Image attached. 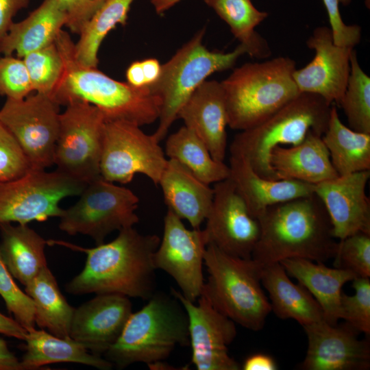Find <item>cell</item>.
<instances>
[{
  "mask_svg": "<svg viewBox=\"0 0 370 370\" xmlns=\"http://www.w3.org/2000/svg\"><path fill=\"white\" fill-rule=\"evenodd\" d=\"M160 242L157 235L140 234L134 227L121 230L112 241L92 248L48 241L86 254L82 271L66 284L67 293H115L147 300L156 292L153 257Z\"/></svg>",
  "mask_w": 370,
  "mask_h": 370,
  "instance_id": "1",
  "label": "cell"
},
{
  "mask_svg": "<svg viewBox=\"0 0 370 370\" xmlns=\"http://www.w3.org/2000/svg\"><path fill=\"white\" fill-rule=\"evenodd\" d=\"M257 219L260 234L251 258L260 267L295 258L324 263L336 255L330 217L314 193L271 206Z\"/></svg>",
  "mask_w": 370,
  "mask_h": 370,
  "instance_id": "2",
  "label": "cell"
},
{
  "mask_svg": "<svg viewBox=\"0 0 370 370\" xmlns=\"http://www.w3.org/2000/svg\"><path fill=\"white\" fill-rule=\"evenodd\" d=\"M55 42L62 58V75L51 94L60 106L84 101L97 107L106 121H122L140 127L156 121L161 101L149 87L136 88L117 81L97 69L81 65L75 60L74 42L60 31Z\"/></svg>",
  "mask_w": 370,
  "mask_h": 370,
  "instance_id": "3",
  "label": "cell"
},
{
  "mask_svg": "<svg viewBox=\"0 0 370 370\" xmlns=\"http://www.w3.org/2000/svg\"><path fill=\"white\" fill-rule=\"evenodd\" d=\"M331 106L318 95L301 92L262 123L237 134L230 154L245 159L260 176L277 180L270 164L273 148L297 145L312 134L322 136Z\"/></svg>",
  "mask_w": 370,
  "mask_h": 370,
  "instance_id": "4",
  "label": "cell"
},
{
  "mask_svg": "<svg viewBox=\"0 0 370 370\" xmlns=\"http://www.w3.org/2000/svg\"><path fill=\"white\" fill-rule=\"evenodd\" d=\"M190 345L188 321L173 295L156 291L132 313L118 340L103 354L119 369L166 359L177 346Z\"/></svg>",
  "mask_w": 370,
  "mask_h": 370,
  "instance_id": "5",
  "label": "cell"
},
{
  "mask_svg": "<svg viewBox=\"0 0 370 370\" xmlns=\"http://www.w3.org/2000/svg\"><path fill=\"white\" fill-rule=\"evenodd\" d=\"M295 66L290 58L277 57L236 68L221 82L228 126L240 131L253 127L301 93L293 77Z\"/></svg>",
  "mask_w": 370,
  "mask_h": 370,
  "instance_id": "6",
  "label": "cell"
},
{
  "mask_svg": "<svg viewBox=\"0 0 370 370\" xmlns=\"http://www.w3.org/2000/svg\"><path fill=\"white\" fill-rule=\"evenodd\" d=\"M204 264L208 278L201 294L235 323L262 330L271 308L262 288L261 267L251 258L229 255L212 243L206 247Z\"/></svg>",
  "mask_w": 370,
  "mask_h": 370,
  "instance_id": "7",
  "label": "cell"
},
{
  "mask_svg": "<svg viewBox=\"0 0 370 370\" xmlns=\"http://www.w3.org/2000/svg\"><path fill=\"white\" fill-rule=\"evenodd\" d=\"M204 32H198L162 65L158 79L149 86L161 101L159 125L153 133L159 142L177 119L183 105L210 75L232 68L241 56L248 53L241 44L228 53L210 51L203 45Z\"/></svg>",
  "mask_w": 370,
  "mask_h": 370,
  "instance_id": "8",
  "label": "cell"
},
{
  "mask_svg": "<svg viewBox=\"0 0 370 370\" xmlns=\"http://www.w3.org/2000/svg\"><path fill=\"white\" fill-rule=\"evenodd\" d=\"M79 196L60 217L59 228L69 235L88 236L97 245L112 232L134 227L139 221L138 196L101 176L87 184Z\"/></svg>",
  "mask_w": 370,
  "mask_h": 370,
  "instance_id": "9",
  "label": "cell"
},
{
  "mask_svg": "<svg viewBox=\"0 0 370 370\" xmlns=\"http://www.w3.org/2000/svg\"><path fill=\"white\" fill-rule=\"evenodd\" d=\"M86 184L58 171L31 169L25 175L0 182V224L27 225L60 217L62 199L79 195Z\"/></svg>",
  "mask_w": 370,
  "mask_h": 370,
  "instance_id": "10",
  "label": "cell"
},
{
  "mask_svg": "<svg viewBox=\"0 0 370 370\" xmlns=\"http://www.w3.org/2000/svg\"><path fill=\"white\" fill-rule=\"evenodd\" d=\"M60 115L53 164L56 171L86 184L101 177L106 119L95 106L73 101Z\"/></svg>",
  "mask_w": 370,
  "mask_h": 370,
  "instance_id": "11",
  "label": "cell"
},
{
  "mask_svg": "<svg viewBox=\"0 0 370 370\" xmlns=\"http://www.w3.org/2000/svg\"><path fill=\"white\" fill-rule=\"evenodd\" d=\"M155 135L127 121L105 123L100 174L110 182L127 184L136 174L147 177L158 185L167 163Z\"/></svg>",
  "mask_w": 370,
  "mask_h": 370,
  "instance_id": "12",
  "label": "cell"
},
{
  "mask_svg": "<svg viewBox=\"0 0 370 370\" xmlns=\"http://www.w3.org/2000/svg\"><path fill=\"white\" fill-rule=\"evenodd\" d=\"M60 115V105L39 92L21 99L6 98L0 109V122L17 141L31 169L53 165Z\"/></svg>",
  "mask_w": 370,
  "mask_h": 370,
  "instance_id": "13",
  "label": "cell"
},
{
  "mask_svg": "<svg viewBox=\"0 0 370 370\" xmlns=\"http://www.w3.org/2000/svg\"><path fill=\"white\" fill-rule=\"evenodd\" d=\"M208 244L204 230L188 229L180 218L167 210L154 265L171 275L184 297L193 302L200 296L205 282L203 265Z\"/></svg>",
  "mask_w": 370,
  "mask_h": 370,
  "instance_id": "14",
  "label": "cell"
},
{
  "mask_svg": "<svg viewBox=\"0 0 370 370\" xmlns=\"http://www.w3.org/2000/svg\"><path fill=\"white\" fill-rule=\"evenodd\" d=\"M171 294L181 302L186 312L192 362L197 369H240L228 351L237 333L235 323L219 311L204 294L196 304L173 288Z\"/></svg>",
  "mask_w": 370,
  "mask_h": 370,
  "instance_id": "15",
  "label": "cell"
},
{
  "mask_svg": "<svg viewBox=\"0 0 370 370\" xmlns=\"http://www.w3.org/2000/svg\"><path fill=\"white\" fill-rule=\"evenodd\" d=\"M213 190L212 204L204 229L208 243L229 255L251 258L260 234L258 220L229 177L215 183Z\"/></svg>",
  "mask_w": 370,
  "mask_h": 370,
  "instance_id": "16",
  "label": "cell"
},
{
  "mask_svg": "<svg viewBox=\"0 0 370 370\" xmlns=\"http://www.w3.org/2000/svg\"><path fill=\"white\" fill-rule=\"evenodd\" d=\"M306 45L315 51V56L306 66L294 71L293 77L298 90L340 105L347 84L350 53L354 48L335 45L332 30L326 26L317 27Z\"/></svg>",
  "mask_w": 370,
  "mask_h": 370,
  "instance_id": "17",
  "label": "cell"
},
{
  "mask_svg": "<svg viewBox=\"0 0 370 370\" xmlns=\"http://www.w3.org/2000/svg\"><path fill=\"white\" fill-rule=\"evenodd\" d=\"M308 348L300 365L304 370H367L370 343L345 321L332 325L324 320L303 326Z\"/></svg>",
  "mask_w": 370,
  "mask_h": 370,
  "instance_id": "18",
  "label": "cell"
},
{
  "mask_svg": "<svg viewBox=\"0 0 370 370\" xmlns=\"http://www.w3.org/2000/svg\"><path fill=\"white\" fill-rule=\"evenodd\" d=\"M370 170L338 175L314 185V193L330 217L338 241L357 232L370 234V199L366 188Z\"/></svg>",
  "mask_w": 370,
  "mask_h": 370,
  "instance_id": "19",
  "label": "cell"
},
{
  "mask_svg": "<svg viewBox=\"0 0 370 370\" xmlns=\"http://www.w3.org/2000/svg\"><path fill=\"white\" fill-rule=\"evenodd\" d=\"M132 310V303L126 296L97 294L75 308L70 336L91 353L101 356L119 338Z\"/></svg>",
  "mask_w": 370,
  "mask_h": 370,
  "instance_id": "20",
  "label": "cell"
},
{
  "mask_svg": "<svg viewBox=\"0 0 370 370\" xmlns=\"http://www.w3.org/2000/svg\"><path fill=\"white\" fill-rule=\"evenodd\" d=\"M177 119L206 144L214 160L224 162L228 119L221 82L204 81L181 108Z\"/></svg>",
  "mask_w": 370,
  "mask_h": 370,
  "instance_id": "21",
  "label": "cell"
},
{
  "mask_svg": "<svg viewBox=\"0 0 370 370\" xmlns=\"http://www.w3.org/2000/svg\"><path fill=\"white\" fill-rule=\"evenodd\" d=\"M158 184L168 209L199 228L210 210L213 188L174 159H168Z\"/></svg>",
  "mask_w": 370,
  "mask_h": 370,
  "instance_id": "22",
  "label": "cell"
},
{
  "mask_svg": "<svg viewBox=\"0 0 370 370\" xmlns=\"http://www.w3.org/2000/svg\"><path fill=\"white\" fill-rule=\"evenodd\" d=\"M229 169L228 177L256 219L271 206L314 193V185L308 183L263 177L241 157L230 156Z\"/></svg>",
  "mask_w": 370,
  "mask_h": 370,
  "instance_id": "23",
  "label": "cell"
},
{
  "mask_svg": "<svg viewBox=\"0 0 370 370\" xmlns=\"http://www.w3.org/2000/svg\"><path fill=\"white\" fill-rule=\"evenodd\" d=\"M270 164L278 179L314 185L338 176L322 136L314 134L297 145L273 148Z\"/></svg>",
  "mask_w": 370,
  "mask_h": 370,
  "instance_id": "24",
  "label": "cell"
},
{
  "mask_svg": "<svg viewBox=\"0 0 370 370\" xmlns=\"http://www.w3.org/2000/svg\"><path fill=\"white\" fill-rule=\"evenodd\" d=\"M280 263L288 275L295 278L317 300L322 308L323 320L332 325L338 323L341 319L342 288L356 278L355 274L304 258H288Z\"/></svg>",
  "mask_w": 370,
  "mask_h": 370,
  "instance_id": "25",
  "label": "cell"
},
{
  "mask_svg": "<svg viewBox=\"0 0 370 370\" xmlns=\"http://www.w3.org/2000/svg\"><path fill=\"white\" fill-rule=\"evenodd\" d=\"M66 15L58 0H43L25 18L12 24L0 42V53H15L23 58L26 54L53 43Z\"/></svg>",
  "mask_w": 370,
  "mask_h": 370,
  "instance_id": "26",
  "label": "cell"
},
{
  "mask_svg": "<svg viewBox=\"0 0 370 370\" xmlns=\"http://www.w3.org/2000/svg\"><path fill=\"white\" fill-rule=\"evenodd\" d=\"M262 286L268 292L271 311L280 319H292L302 326L323 320L321 307L301 284L294 283L280 262L261 267Z\"/></svg>",
  "mask_w": 370,
  "mask_h": 370,
  "instance_id": "27",
  "label": "cell"
},
{
  "mask_svg": "<svg viewBox=\"0 0 370 370\" xmlns=\"http://www.w3.org/2000/svg\"><path fill=\"white\" fill-rule=\"evenodd\" d=\"M25 352L21 365L23 370H36L53 363L72 362L90 366L100 370H110L112 364L105 358L89 352L71 336L61 338L32 328L25 340Z\"/></svg>",
  "mask_w": 370,
  "mask_h": 370,
  "instance_id": "28",
  "label": "cell"
},
{
  "mask_svg": "<svg viewBox=\"0 0 370 370\" xmlns=\"http://www.w3.org/2000/svg\"><path fill=\"white\" fill-rule=\"evenodd\" d=\"M0 253L13 278L26 286L47 267L45 240L27 225L0 224Z\"/></svg>",
  "mask_w": 370,
  "mask_h": 370,
  "instance_id": "29",
  "label": "cell"
},
{
  "mask_svg": "<svg viewBox=\"0 0 370 370\" xmlns=\"http://www.w3.org/2000/svg\"><path fill=\"white\" fill-rule=\"evenodd\" d=\"M25 287V292L34 304L35 323L58 337L70 336L75 308L62 294L56 279L48 267Z\"/></svg>",
  "mask_w": 370,
  "mask_h": 370,
  "instance_id": "30",
  "label": "cell"
},
{
  "mask_svg": "<svg viewBox=\"0 0 370 370\" xmlns=\"http://www.w3.org/2000/svg\"><path fill=\"white\" fill-rule=\"evenodd\" d=\"M322 140L338 175L370 170V134L345 126L334 106Z\"/></svg>",
  "mask_w": 370,
  "mask_h": 370,
  "instance_id": "31",
  "label": "cell"
},
{
  "mask_svg": "<svg viewBox=\"0 0 370 370\" xmlns=\"http://www.w3.org/2000/svg\"><path fill=\"white\" fill-rule=\"evenodd\" d=\"M166 155L174 159L207 184L229 177V166L214 160L206 144L186 126L171 134L166 142Z\"/></svg>",
  "mask_w": 370,
  "mask_h": 370,
  "instance_id": "32",
  "label": "cell"
},
{
  "mask_svg": "<svg viewBox=\"0 0 370 370\" xmlns=\"http://www.w3.org/2000/svg\"><path fill=\"white\" fill-rule=\"evenodd\" d=\"M230 27L240 44L245 46L252 57L269 56L267 42L254 31L267 16L268 13L255 8L251 0H203Z\"/></svg>",
  "mask_w": 370,
  "mask_h": 370,
  "instance_id": "33",
  "label": "cell"
},
{
  "mask_svg": "<svg viewBox=\"0 0 370 370\" xmlns=\"http://www.w3.org/2000/svg\"><path fill=\"white\" fill-rule=\"evenodd\" d=\"M134 0H106L86 23L73 53L81 65L97 67L99 47L108 33L118 24L125 25L130 7Z\"/></svg>",
  "mask_w": 370,
  "mask_h": 370,
  "instance_id": "34",
  "label": "cell"
},
{
  "mask_svg": "<svg viewBox=\"0 0 370 370\" xmlns=\"http://www.w3.org/2000/svg\"><path fill=\"white\" fill-rule=\"evenodd\" d=\"M339 106L351 129L370 134V77L361 69L354 49L350 53V72L346 90Z\"/></svg>",
  "mask_w": 370,
  "mask_h": 370,
  "instance_id": "35",
  "label": "cell"
},
{
  "mask_svg": "<svg viewBox=\"0 0 370 370\" xmlns=\"http://www.w3.org/2000/svg\"><path fill=\"white\" fill-rule=\"evenodd\" d=\"M22 59L34 92L51 95L64 69L62 58L56 42L32 51Z\"/></svg>",
  "mask_w": 370,
  "mask_h": 370,
  "instance_id": "36",
  "label": "cell"
},
{
  "mask_svg": "<svg viewBox=\"0 0 370 370\" xmlns=\"http://www.w3.org/2000/svg\"><path fill=\"white\" fill-rule=\"evenodd\" d=\"M334 267L346 269L356 278L370 277V234L357 232L338 241Z\"/></svg>",
  "mask_w": 370,
  "mask_h": 370,
  "instance_id": "37",
  "label": "cell"
},
{
  "mask_svg": "<svg viewBox=\"0 0 370 370\" xmlns=\"http://www.w3.org/2000/svg\"><path fill=\"white\" fill-rule=\"evenodd\" d=\"M354 294L343 293L341 299V319H343L359 333L370 334L369 278H356L352 280Z\"/></svg>",
  "mask_w": 370,
  "mask_h": 370,
  "instance_id": "38",
  "label": "cell"
},
{
  "mask_svg": "<svg viewBox=\"0 0 370 370\" xmlns=\"http://www.w3.org/2000/svg\"><path fill=\"white\" fill-rule=\"evenodd\" d=\"M0 296L9 313L27 330L35 328L34 306L32 299L16 284L0 253Z\"/></svg>",
  "mask_w": 370,
  "mask_h": 370,
  "instance_id": "39",
  "label": "cell"
},
{
  "mask_svg": "<svg viewBox=\"0 0 370 370\" xmlns=\"http://www.w3.org/2000/svg\"><path fill=\"white\" fill-rule=\"evenodd\" d=\"M34 92L23 60L12 55L0 56V95L21 99Z\"/></svg>",
  "mask_w": 370,
  "mask_h": 370,
  "instance_id": "40",
  "label": "cell"
},
{
  "mask_svg": "<svg viewBox=\"0 0 370 370\" xmlns=\"http://www.w3.org/2000/svg\"><path fill=\"white\" fill-rule=\"evenodd\" d=\"M31 169L23 150L0 122V182L18 178Z\"/></svg>",
  "mask_w": 370,
  "mask_h": 370,
  "instance_id": "41",
  "label": "cell"
},
{
  "mask_svg": "<svg viewBox=\"0 0 370 370\" xmlns=\"http://www.w3.org/2000/svg\"><path fill=\"white\" fill-rule=\"evenodd\" d=\"M326 8L333 42L341 47H354L361 38V28L356 25H346L341 16L338 0H323Z\"/></svg>",
  "mask_w": 370,
  "mask_h": 370,
  "instance_id": "42",
  "label": "cell"
},
{
  "mask_svg": "<svg viewBox=\"0 0 370 370\" xmlns=\"http://www.w3.org/2000/svg\"><path fill=\"white\" fill-rule=\"evenodd\" d=\"M106 0H58L66 15V27L72 33L79 34Z\"/></svg>",
  "mask_w": 370,
  "mask_h": 370,
  "instance_id": "43",
  "label": "cell"
},
{
  "mask_svg": "<svg viewBox=\"0 0 370 370\" xmlns=\"http://www.w3.org/2000/svg\"><path fill=\"white\" fill-rule=\"evenodd\" d=\"M28 0H0V42L13 23L16 13L28 5Z\"/></svg>",
  "mask_w": 370,
  "mask_h": 370,
  "instance_id": "44",
  "label": "cell"
},
{
  "mask_svg": "<svg viewBox=\"0 0 370 370\" xmlns=\"http://www.w3.org/2000/svg\"><path fill=\"white\" fill-rule=\"evenodd\" d=\"M0 334L25 341L27 330L16 320L0 312Z\"/></svg>",
  "mask_w": 370,
  "mask_h": 370,
  "instance_id": "45",
  "label": "cell"
},
{
  "mask_svg": "<svg viewBox=\"0 0 370 370\" xmlns=\"http://www.w3.org/2000/svg\"><path fill=\"white\" fill-rule=\"evenodd\" d=\"M244 370H276L275 360L265 354H255L247 357L242 367Z\"/></svg>",
  "mask_w": 370,
  "mask_h": 370,
  "instance_id": "46",
  "label": "cell"
},
{
  "mask_svg": "<svg viewBox=\"0 0 370 370\" xmlns=\"http://www.w3.org/2000/svg\"><path fill=\"white\" fill-rule=\"evenodd\" d=\"M0 370H23L21 361L0 337Z\"/></svg>",
  "mask_w": 370,
  "mask_h": 370,
  "instance_id": "47",
  "label": "cell"
},
{
  "mask_svg": "<svg viewBox=\"0 0 370 370\" xmlns=\"http://www.w3.org/2000/svg\"><path fill=\"white\" fill-rule=\"evenodd\" d=\"M143 71L145 75L147 86L154 84L159 78L162 65L155 58H148L140 61Z\"/></svg>",
  "mask_w": 370,
  "mask_h": 370,
  "instance_id": "48",
  "label": "cell"
},
{
  "mask_svg": "<svg viewBox=\"0 0 370 370\" xmlns=\"http://www.w3.org/2000/svg\"><path fill=\"white\" fill-rule=\"evenodd\" d=\"M127 83L136 88L147 87L140 61L132 62L125 73Z\"/></svg>",
  "mask_w": 370,
  "mask_h": 370,
  "instance_id": "49",
  "label": "cell"
},
{
  "mask_svg": "<svg viewBox=\"0 0 370 370\" xmlns=\"http://www.w3.org/2000/svg\"><path fill=\"white\" fill-rule=\"evenodd\" d=\"M157 14L164 13L182 0H150Z\"/></svg>",
  "mask_w": 370,
  "mask_h": 370,
  "instance_id": "50",
  "label": "cell"
},
{
  "mask_svg": "<svg viewBox=\"0 0 370 370\" xmlns=\"http://www.w3.org/2000/svg\"><path fill=\"white\" fill-rule=\"evenodd\" d=\"M147 366L150 369L156 370H173V369H181L180 368H175V367L168 364L164 360L156 361L150 364H148Z\"/></svg>",
  "mask_w": 370,
  "mask_h": 370,
  "instance_id": "51",
  "label": "cell"
},
{
  "mask_svg": "<svg viewBox=\"0 0 370 370\" xmlns=\"http://www.w3.org/2000/svg\"><path fill=\"white\" fill-rule=\"evenodd\" d=\"M351 0H338L339 3L346 5L350 3Z\"/></svg>",
  "mask_w": 370,
  "mask_h": 370,
  "instance_id": "52",
  "label": "cell"
},
{
  "mask_svg": "<svg viewBox=\"0 0 370 370\" xmlns=\"http://www.w3.org/2000/svg\"><path fill=\"white\" fill-rule=\"evenodd\" d=\"M1 54V53H0Z\"/></svg>",
  "mask_w": 370,
  "mask_h": 370,
  "instance_id": "53",
  "label": "cell"
}]
</instances>
